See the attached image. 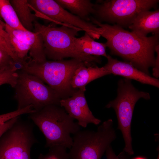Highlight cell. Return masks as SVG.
Wrapping results in <instances>:
<instances>
[{"label": "cell", "instance_id": "obj_1", "mask_svg": "<svg viewBox=\"0 0 159 159\" xmlns=\"http://www.w3.org/2000/svg\"><path fill=\"white\" fill-rule=\"evenodd\" d=\"M90 20L99 27L100 34L106 39L105 44L112 54L121 57L149 75V68L155 64L154 53L159 45V35L143 37L116 24H103L93 17Z\"/></svg>", "mask_w": 159, "mask_h": 159}, {"label": "cell", "instance_id": "obj_2", "mask_svg": "<svg viewBox=\"0 0 159 159\" xmlns=\"http://www.w3.org/2000/svg\"><path fill=\"white\" fill-rule=\"evenodd\" d=\"M33 32L42 36L44 52L46 58L52 60H62L71 57L95 65L101 62L99 56L89 55L81 52L74 42L78 32L82 30L74 26L62 25L56 27L46 26L36 20L34 23Z\"/></svg>", "mask_w": 159, "mask_h": 159}, {"label": "cell", "instance_id": "obj_3", "mask_svg": "<svg viewBox=\"0 0 159 159\" xmlns=\"http://www.w3.org/2000/svg\"><path fill=\"white\" fill-rule=\"evenodd\" d=\"M29 115V119L45 136L46 148L61 145L70 149L73 143L71 135L80 130L77 122L60 105H48Z\"/></svg>", "mask_w": 159, "mask_h": 159}, {"label": "cell", "instance_id": "obj_4", "mask_svg": "<svg viewBox=\"0 0 159 159\" xmlns=\"http://www.w3.org/2000/svg\"><path fill=\"white\" fill-rule=\"evenodd\" d=\"M85 63H87L74 58L69 60H47L39 63L29 57L21 69L38 77L61 99L62 96L71 92V81L75 70Z\"/></svg>", "mask_w": 159, "mask_h": 159}, {"label": "cell", "instance_id": "obj_5", "mask_svg": "<svg viewBox=\"0 0 159 159\" xmlns=\"http://www.w3.org/2000/svg\"><path fill=\"white\" fill-rule=\"evenodd\" d=\"M117 96L105 106L115 110L118 121L117 129L122 132L125 142L123 151L129 155L134 154L132 146L131 127L134 107L140 98L149 100V94L140 91L132 84L131 80L125 78L118 82Z\"/></svg>", "mask_w": 159, "mask_h": 159}, {"label": "cell", "instance_id": "obj_6", "mask_svg": "<svg viewBox=\"0 0 159 159\" xmlns=\"http://www.w3.org/2000/svg\"><path fill=\"white\" fill-rule=\"evenodd\" d=\"M116 137L111 119L104 122L96 131L80 130L72 137L69 159H101Z\"/></svg>", "mask_w": 159, "mask_h": 159}, {"label": "cell", "instance_id": "obj_7", "mask_svg": "<svg viewBox=\"0 0 159 159\" xmlns=\"http://www.w3.org/2000/svg\"><path fill=\"white\" fill-rule=\"evenodd\" d=\"M14 98L17 109L32 106L36 111L48 105H60V98L37 76L22 69L17 71Z\"/></svg>", "mask_w": 159, "mask_h": 159}, {"label": "cell", "instance_id": "obj_8", "mask_svg": "<svg viewBox=\"0 0 159 159\" xmlns=\"http://www.w3.org/2000/svg\"><path fill=\"white\" fill-rule=\"evenodd\" d=\"M158 0H98L94 14L98 21L128 27L140 12L156 7Z\"/></svg>", "mask_w": 159, "mask_h": 159}, {"label": "cell", "instance_id": "obj_9", "mask_svg": "<svg viewBox=\"0 0 159 159\" xmlns=\"http://www.w3.org/2000/svg\"><path fill=\"white\" fill-rule=\"evenodd\" d=\"M31 10L40 17L56 24L74 26L82 29L93 39L101 36L99 29L96 25L87 21L62 8L55 0H28Z\"/></svg>", "mask_w": 159, "mask_h": 159}, {"label": "cell", "instance_id": "obj_10", "mask_svg": "<svg viewBox=\"0 0 159 159\" xmlns=\"http://www.w3.org/2000/svg\"><path fill=\"white\" fill-rule=\"evenodd\" d=\"M106 58L107 63L103 67L110 74L121 76L159 88V81L157 78L142 72L129 62L120 61L109 55H107Z\"/></svg>", "mask_w": 159, "mask_h": 159}, {"label": "cell", "instance_id": "obj_11", "mask_svg": "<svg viewBox=\"0 0 159 159\" xmlns=\"http://www.w3.org/2000/svg\"><path fill=\"white\" fill-rule=\"evenodd\" d=\"M6 31L28 44L30 47L29 57L34 61L39 63L47 60L44 52L43 42L39 33L27 30L13 29L4 24Z\"/></svg>", "mask_w": 159, "mask_h": 159}, {"label": "cell", "instance_id": "obj_12", "mask_svg": "<svg viewBox=\"0 0 159 159\" xmlns=\"http://www.w3.org/2000/svg\"><path fill=\"white\" fill-rule=\"evenodd\" d=\"M32 146L24 140L9 137L0 140V159H31Z\"/></svg>", "mask_w": 159, "mask_h": 159}, {"label": "cell", "instance_id": "obj_13", "mask_svg": "<svg viewBox=\"0 0 159 159\" xmlns=\"http://www.w3.org/2000/svg\"><path fill=\"white\" fill-rule=\"evenodd\" d=\"M60 105L70 117L77 120L80 127L85 128L90 123L97 125L101 122L94 116L88 105L76 102L72 97L61 99Z\"/></svg>", "mask_w": 159, "mask_h": 159}, {"label": "cell", "instance_id": "obj_14", "mask_svg": "<svg viewBox=\"0 0 159 159\" xmlns=\"http://www.w3.org/2000/svg\"><path fill=\"white\" fill-rule=\"evenodd\" d=\"M128 27L131 31L143 37H147L150 33L153 35H159V9L140 12Z\"/></svg>", "mask_w": 159, "mask_h": 159}, {"label": "cell", "instance_id": "obj_15", "mask_svg": "<svg viewBox=\"0 0 159 159\" xmlns=\"http://www.w3.org/2000/svg\"><path fill=\"white\" fill-rule=\"evenodd\" d=\"M110 74L104 67H99L85 63L75 70L71 81L72 88H85L86 85L97 79Z\"/></svg>", "mask_w": 159, "mask_h": 159}, {"label": "cell", "instance_id": "obj_16", "mask_svg": "<svg viewBox=\"0 0 159 159\" xmlns=\"http://www.w3.org/2000/svg\"><path fill=\"white\" fill-rule=\"evenodd\" d=\"M62 8L67 9L70 13L82 20L89 22L90 15L94 14L95 4L90 0H55Z\"/></svg>", "mask_w": 159, "mask_h": 159}, {"label": "cell", "instance_id": "obj_17", "mask_svg": "<svg viewBox=\"0 0 159 159\" xmlns=\"http://www.w3.org/2000/svg\"><path fill=\"white\" fill-rule=\"evenodd\" d=\"M74 42L78 50L83 53L89 55L107 57L105 44L95 41L86 32L81 37H76Z\"/></svg>", "mask_w": 159, "mask_h": 159}, {"label": "cell", "instance_id": "obj_18", "mask_svg": "<svg viewBox=\"0 0 159 159\" xmlns=\"http://www.w3.org/2000/svg\"><path fill=\"white\" fill-rule=\"evenodd\" d=\"M10 1L23 27L27 31H33L34 23L37 17L31 13L28 0H11Z\"/></svg>", "mask_w": 159, "mask_h": 159}, {"label": "cell", "instance_id": "obj_19", "mask_svg": "<svg viewBox=\"0 0 159 159\" xmlns=\"http://www.w3.org/2000/svg\"><path fill=\"white\" fill-rule=\"evenodd\" d=\"M0 16L5 24L16 29L26 31L20 22L9 0H0Z\"/></svg>", "mask_w": 159, "mask_h": 159}, {"label": "cell", "instance_id": "obj_20", "mask_svg": "<svg viewBox=\"0 0 159 159\" xmlns=\"http://www.w3.org/2000/svg\"><path fill=\"white\" fill-rule=\"evenodd\" d=\"M4 24L0 19V50L10 56L15 62L21 64V62L15 54L9 34L5 29Z\"/></svg>", "mask_w": 159, "mask_h": 159}, {"label": "cell", "instance_id": "obj_21", "mask_svg": "<svg viewBox=\"0 0 159 159\" xmlns=\"http://www.w3.org/2000/svg\"><path fill=\"white\" fill-rule=\"evenodd\" d=\"M8 34L16 57L21 62H24L29 57L27 54L30 49V47L26 43L13 35Z\"/></svg>", "mask_w": 159, "mask_h": 159}, {"label": "cell", "instance_id": "obj_22", "mask_svg": "<svg viewBox=\"0 0 159 159\" xmlns=\"http://www.w3.org/2000/svg\"><path fill=\"white\" fill-rule=\"evenodd\" d=\"M19 69V66L15 64L0 71V86L7 84L14 88L18 77L17 71Z\"/></svg>", "mask_w": 159, "mask_h": 159}, {"label": "cell", "instance_id": "obj_23", "mask_svg": "<svg viewBox=\"0 0 159 159\" xmlns=\"http://www.w3.org/2000/svg\"><path fill=\"white\" fill-rule=\"evenodd\" d=\"M49 148L46 154L40 153L37 159H69L68 153L65 147L57 145Z\"/></svg>", "mask_w": 159, "mask_h": 159}, {"label": "cell", "instance_id": "obj_24", "mask_svg": "<svg viewBox=\"0 0 159 159\" xmlns=\"http://www.w3.org/2000/svg\"><path fill=\"white\" fill-rule=\"evenodd\" d=\"M32 110L30 106L24 108L18 109L4 114L0 115V125L16 117L24 114L32 113Z\"/></svg>", "mask_w": 159, "mask_h": 159}, {"label": "cell", "instance_id": "obj_25", "mask_svg": "<svg viewBox=\"0 0 159 159\" xmlns=\"http://www.w3.org/2000/svg\"><path fill=\"white\" fill-rule=\"evenodd\" d=\"M15 63L10 56L0 50V71Z\"/></svg>", "mask_w": 159, "mask_h": 159}, {"label": "cell", "instance_id": "obj_26", "mask_svg": "<svg viewBox=\"0 0 159 159\" xmlns=\"http://www.w3.org/2000/svg\"><path fill=\"white\" fill-rule=\"evenodd\" d=\"M127 154L123 151L117 155L113 150L111 145L108 147L105 151L106 159H129Z\"/></svg>", "mask_w": 159, "mask_h": 159}, {"label": "cell", "instance_id": "obj_27", "mask_svg": "<svg viewBox=\"0 0 159 159\" xmlns=\"http://www.w3.org/2000/svg\"><path fill=\"white\" fill-rule=\"evenodd\" d=\"M20 116L14 117L0 125V138L20 118Z\"/></svg>", "mask_w": 159, "mask_h": 159}, {"label": "cell", "instance_id": "obj_28", "mask_svg": "<svg viewBox=\"0 0 159 159\" xmlns=\"http://www.w3.org/2000/svg\"><path fill=\"white\" fill-rule=\"evenodd\" d=\"M155 52L157 53V56L155 65L153 69V74L154 77L157 78L159 77V45L157 46Z\"/></svg>", "mask_w": 159, "mask_h": 159}, {"label": "cell", "instance_id": "obj_29", "mask_svg": "<svg viewBox=\"0 0 159 159\" xmlns=\"http://www.w3.org/2000/svg\"><path fill=\"white\" fill-rule=\"evenodd\" d=\"M132 159H146L145 158L143 157H138L134 158H133Z\"/></svg>", "mask_w": 159, "mask_h": 159}, {"label": "cell", "instance_id": "obj_30", "mask_svg": "<svg viewBox=\"0 0 159 159\" xmlns=\"http://www.w3.org/2000/svg\"><path fill=\"white\" fill-rule=\"evenodd\" d=\"M157 159H159V152H158V157H157Z\"/></svg>", "mask_w": 159, "mask_h": 159}]
</instances>
